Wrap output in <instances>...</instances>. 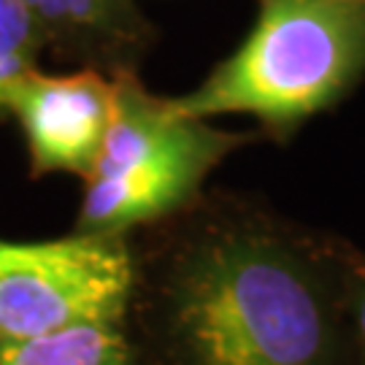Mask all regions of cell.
Instances as JSON below:
<instances>
[{
	"mask_svg": "<svg viewBox=\"0 0 365 365\" xmlns=\"http://www.w3.org/2000/svg\"><path fill=\"white\" fill-rule=\"evenodd\" d=\"M130 244L133 365H354L341 235L203 190Z\"/></svg>",
	"mask_w": 365,
	"mask_h": 365,
	"instance_id": "cell-1",
	"label": "cell"
},
{
	"mask_svg": "<svg viewBox=\"0 0 365 365\" xmlns=\"http://www.w3.org/2000/svg\"><path fill=\"white\" fill-rule=\"evenodd\" d=\"M365 76V0H260L247 38L197 87L168 98L182 117H252L284 141Z\"/></svg>",
	"mask_w": 365,
	"mask_h": 365,
	"instance_id": "cell-2",
	"label": "cell"
},
{
	"mask_svg": "<svg viewBox=\"0 0 365 365\" xmlns=\"http://www.w3.org/2000/svg\"><path fill=\"white\" fill-rule=\"evenodd\" d=\"M252 135L182 117L138 73L119 76L117 111L84 176L76 233L133 235L192 203L211 170Z\"/></svg>",
	"mask_w": 365,
	"mask_h": 365,
	"instance_id": "cell-3",
	"label": "cell"
},
{
	"mask_svg": "<svg viewBox=\"0 0 365 365\" xmlns=\"http://www.w3.org/2000/svg\"><path fill=\"white\" fill-rule=\"evenodd\" d=\"M130 287V235L0 241V346L122 322Z\"/></svg>",
	"mask_w": 365,
	"mask_h": 365,
	"instance_id": "cell-4",
	"label": "cell"
},
{
	"mask_svg": "<svg viewBox=\"0 0 365 365\" xmlns=\"http://www.w3.org/2000/svg\"><path fill=\"white\" fill-rule=\"evenodd\" d=\"M119 76L98 68L68 73L30 71L11 87L6 114L19 125L30 176H87L117 111Z\"/></svg>",
	"mask_w": 365,
	"mask_h": 365,
	"instance_id": "cell-5",
	"label": "cell"
},
{
	"mask_svg": "<svg viewBox=\"0 0 365 365\" xmlns=\"http://www.w3.org/2000/svg\"><path fill=\"white\" fill-rule=\"evenodd\" d=\"M38 22L46 52L111 76L135 73L152 27L133 0H22Z\"/></svg>",
	"mask_w": 365,
	"mask_h": 365,
	"instance_id": "cell-6",
	"label": "cell"
},
{
	"mask_svg": "<svg viewBox=\"0 0 365 365\" xmlns=\"http://www.w3.org/2000/svg\"><path fill=\"white\" fill-rule=\"evenodd\" d=\"M0 365H133L122 322L87 325L60 336L0 346Z\"/></svg>",
	"mask_w": 365,
	"mask_h": 365,
	"instance_id": "cell-7",
	"label": "cell"
},
{
	"mask_svg": "<svg viewBox=\"0 0 365 365\" xmlns=\"http://www.w3.org/2000/svg\"><path fill=\"white\" fill-rule=\"evenodd\" d=\"M46 41L22 0H0V119L6 98L19 78L38 68Z\"/></svg>",
	"mask_w": 365,
	"mask_h": 365,
	"instance_id": "cell-8",
	"label": "cell"
},
{
	"mask_svg": "<svg viewBox=\"0 0 365 365\" xmlns=\"http://www.w3.org/2000/svg\"><path fill=\"white\" fill-rule=\"evenodd\" d=\"M346 287L354 330V365H365V249L346 244Z\"/></svg>",
	"mask_w": 365,
	"mask_h": 365,
	"instance_id": "cell-9",
	"label": "cell"
}]
</instances>
